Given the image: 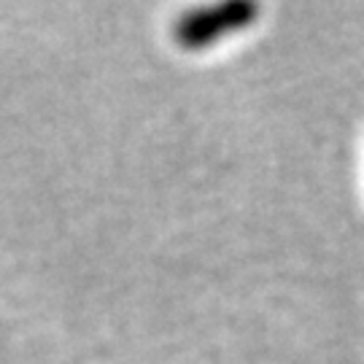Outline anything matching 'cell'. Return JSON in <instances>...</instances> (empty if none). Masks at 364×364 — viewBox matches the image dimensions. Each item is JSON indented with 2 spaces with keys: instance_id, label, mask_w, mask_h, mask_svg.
I'll return each instance as SVG.
<instances>
[{
  "instance_id": "6da1fadb",
  "label": "cell",
  "mask_w": 364,
  "mask_h": 364,
  "mask_svg": "<svg viewBox=\"0 0 364 364\" xmlns=\"http://www.w3.org/2000/svg\"><path fill=\"white\" fill-rule=\"evenodd\" d=\"M259 14V6L251 0H224L183 14L176 25V38L183 49H205L219 38L248 27Z\"/></svg>"
}]
</instances>
